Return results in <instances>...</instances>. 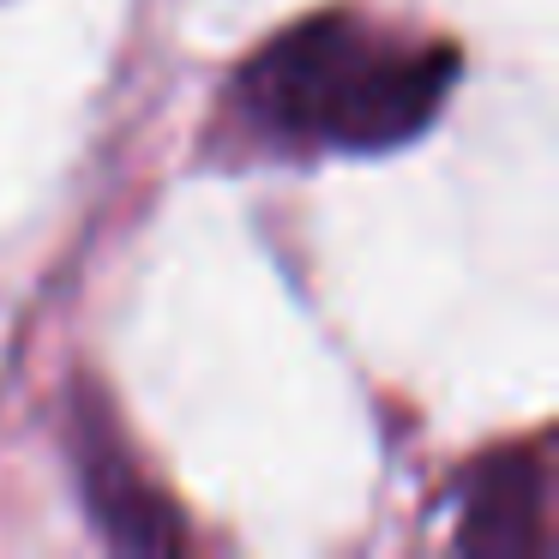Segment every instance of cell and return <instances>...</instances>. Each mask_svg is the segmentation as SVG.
<instances>
[{
  "instance_id": "obj_2",
  "label": "cell",
  "mask_w": 559,
  "mask_h": 559,
  "mask_svg": "<svg viewBox=\"0 0 559 559\" xmlns=\"http://www.w3.org/2000/svg\"><path fill=\"white\" fill-rule=\"evenodd\" d=\"M547 506V475L535 451H499L463 487V518H457V547L463 554H542Z\"/></svg>"
},
{
  "instance_id": "obj_3",
  "label": "cell",
  "mask_w": 559,
  "mask_h": 559,
  "mask_svg": "<svg viewBox=\"0 0 559 559\" xmlns=\"http://www.w3.org/2000/svg\"><path fill=\"white\" fill-rule=\"evenodd\" d=\"M79 475H85V506L97 518V530L109 535L115 547L127 554H175L181 547V518L175 506L133 469L115 439H97L91 433L79 445Z\"/></svg>"
},
{
  "instance_id": "obj_1",
  "label": "cell",
  "mask_w": 559,
  "mask_h": 559,
  "mask_svg": "<svg viewBox=\"0 0 559 559\" xmlns=\"http://www.w3.org/2000/svg\"><path fill=\"white\" fill-rule=\"evenodd\" d=\"M457 85L451 43H415L349 13L283 31L241 73V103L271 139L343 157H379L427 133Z\"/></svg>"
}]
</instances>
